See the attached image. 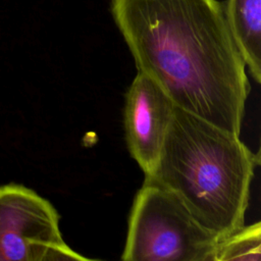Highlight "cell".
Here are the masks:
<instances>
[{"label": "cell", "instance_id": "obj_5", "mask_svg": "<svg viewBox=\"0 0 261 261\" xmlns=\"http://www.w3.org/2000/svg\"><path fill=\"white\" fill-rule=\"evenodd\" d=\"M176 106L148 75L138 71L124 104L126 145L145 176L158 161Z\"/></svg>", "mask_w": 261, "mask_h": 261}, {"label": "cell", "instance_id": "obj_4", "mask_svg": "<svg viewBox=\"0 0 261 261\" xmlns=\"http://www.w3.org/2000/svg\"><path fill=\"white\" fill-rule=\"evenodd\" d=\"M60 242L59 215L48 200L21 185L0 186V261H38Z\"/></svg>", "mask_w": 261, "mask_h": 261}, {"label": "cell", "instance_id": "obj_7", "mask_svg": "<svg viewBox=\"0 0 261 261\" xmlns=\"http://www.w3.org/2000/svg\"><path fill=\"white\" fill-rule=\"evenodd\" d=\"M201 261H261V224L244 225L220 240Z\"/></svg>", "mask_w": 261, "mask_h": 261}, {"label": "cell", "instance_id": "obj_2", "mask_svg": "<svg viewBox=\"0 0 261 261\" xmlns=\"http://www.w3.org/2000/svg\"><path fill=\"white\" fill-rule=\"evenodd\" d=\"M259 155L240 136L175 108L146 182L173 194L206 229L224 239L245 225Z\"/></svg>", "mask_w": 261, "mask_h": 261}, {"label": "cell", "instance_id": "obj_8", "mask_svg": "<svg viewBox=\"0 0 261 261\" xmlns=\"http://www.w3.org/2000/svg\"><path fill=\"white\" fill-rule=\"evenodd\" d=\"M38 261H99L95 259H90L88 257H85L76 252H74L72 249H70L66 243L60 242L49 245Z\"/></svg>", "mask_w": 261, "mask_h": 261}, {"label": "cell", "instance_id": "obj_3", "mask_svg": "<svg viewBox=\"0 0 261 261\" xmlns=\"http://www.w3.org/2000/svg\"><path fill=\"white\" fill-rule=\"evenodd\" d=\"M220 240L173 194L144 181L133 203L121 261H201Z\"/></svg>", "mask_w": 261, "mask_h": 261}, {"label": "cell", "instance_id": "obj_1", "mask_svg": "<svg viewBox=\"0 0 261 261\" xmlns=\"http://www.w3.org/2000/svg\"><path fill=\"white\" fill-rule=\"evenodd\" d=\"M138 71L174 105L240 136L250 84L218 0H112Z\"/></svg>", "mask_w": 261, "mask_h": 261}, {"label": "cell", "instance_id": "obj_6", "mask_svg": "<svg viewBox=\"0 0 261 261\" xmlns=\"http://www.w3.org/2000/svg\"><path fill=\"white\" fill-rule=\"evenodd\" d=\"M226 20L246 67L261 82V0H227Z\"/></svg>", "mask_w": 261, "mask_h": 261}]
</instances>
